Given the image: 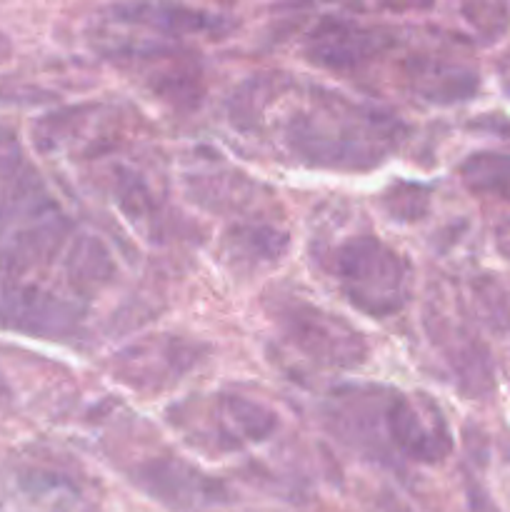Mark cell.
Masks as SVG:
<instances>
[{
  "label": "cell",
  "instance_id": "obj_11",
  "mask_svg": "<svg viewBox=\"0 0 510 512\" xmlns=\"http://www.w3.org/2000/svg\"><path fill=\"white\" fill-rule=\"evenodd\" d=\"M118 13H125L133 18V23H148L168 33H200V30H215L218 20L213 15L198 13V10H183V8H120Z\"/></svg>",
  "mask_w": 510,
  "mask_h": 512
},
{
  "label": "cell",
  "instance_id": "obj_5",
  "mask_svg": "<svg viewBox=\"0 0 510 512\" xmlns=\"http://www.w3.org/2000/svg\"><path fill=\"white\" fill-rule=\"evenodd\" d=\"M385 428L395 448L420 463H440L453 450L448 423L428 398L395 395L385 408Z\"/></svg>",
  "mask_w": 510,
  "mask_h": 512
},
{
  "label": "cell",
  "instance_id": "obj_6",
  "mask_svg": "<svg viewBox=\"0 0 510 512\" xmlns=\"http://www.w3.org/2000/svg\"><path fill=\"white\" fill-rule=\"evenodd\" d=\"M378 50L380 35L353 20L325 18L308 38L310 58L330 68H353Z\"/></svg>",
  "mask_w": 510,
  "mask_h": 512
},
{
  "label": "cell",
  "instance_id": "obj_8",
  "mask_svg": "<svg viewBox=\"0 0 510 512\" xmlns=\"http://www.w3.org/2000/svg\"><path fill=\"white\" fill-rule=\"evenodd\" d=\"M415 93L433 103H458L478 90V73L470 65L448 58H415L410 65Z\"/></svg>",
  "mask_w": 510,
  "mask_h": 512
},
{
  "label": "cell",
  "instance_id": "obj_9",
  "mask_svg": "<svg viewBox=\"0 0 510 512\" xmlns=\"http://www.w3.org/2000/svg\"><path fill=\"white\" fill-rule=\"evenodd\" d=\"M215 423V448H233L235 443H253L273 433L275 415L268 408L250 400L228 395L220 398L213 408Z\"/></svg>",
  "mask_w": 510,
  "mask_h": 512
},
{
  "label": "cell",
  "instance_id": "obj_2",
  "mask_svg": "<svg viewBox=\"0 0 510 512\" xmlns=\"http://www.w3.org/2000/svg\"><path fill=\"white\" fill-rule=\"evenodd\" d=\"M333 268L343 293L365 315L388 318L408 303V265L380 238L360 235L343 243L335 250Z\"/></svg>",
  "mask_w": 510,
  "mask_h": 512
},
{
  "label": "cell",
  "instance_id": "obj_1",
  "mask_svg": "<svg viewBox=\"0 0 510 512\" xmlns=\"http://www.w3.org/2000/svg\"><path fill=\"white\" fill-rule=\"evenodd\" d=\"M395 140L393 115L333 93H318L285 125V143L293 155L320 168H373L393 150Z\"/></svg>",
  "mask_w": 510,
  "mask_h": 512
},
{
  "label": "cell",
  "instance_id": "obj_7",
  "mask_svg": "<svg viewBox=\"0 0 510 512\" xmlns=\"http://www.w3.org/2000/svg\"><path fill=\"white\" fill-rule=\"evenodd\" d=\"M195 348L175 340H153L125 350L118 358V373L138 388H160L168 380L178 378L193 368Z\"/></svg>",
  "mask_w": 510,
  "mask_h": 512
},
{
  "label": "cell",
  "instance_id": "obj_4",
  "mask_svg": "<svg viewBox=\"0 0 510 512\" xmlns=\"http://www.w3.org/2000/svg\"><path fill=\"white\" fill-rule=\"evenodd\" d=\"M80 310L38 285L0 280V330L35 335V338H68L80 323Z\"/></svg>",
  "mask_w": 510,
  "mask_h": 512
},
{
  "label": "cell",
  "instance_id": "obj_14",
  "mask_svg": "<svg viewBox=\"0 0 510 512\" xmlns=\"http://www.w3.org/2000/svg\"><path fill=\"white\" fill-rule=\"evenodd\" d=\"M500 73H503V85L508 88L510 93V55H505L503 58V65H500Z\"/></svg>",
  "mask_w": 510,
  "mask_h": 512
},
{
  "label": "cell",
  "instance_id": "obj_3",
  "mask_svg": "<svg viewBox=\"0 0 510 512\" xmlns=\"http://www.w3.org/2000/svg\"><path fill=\"white\" fill-rule=\"evenodd\" d=\"M278 320L288 338L318 363L355 368L368 355V345L358 330L303 300L285 303L278 310Z\"/></svg>",
  "mask_w": 510,
  "mask_h": 512
},
{
  "label": "cell",
  "instance_id": "obj_16",
  "mask_svg": "<svg viewBox=\"0 0 510 512\" xmlns=\"http://www.w3.org/2000/svg\"><path fill=\"white\" fill-rule=\"evenodd\" d=\"M5 53H8V43H5V38L0 35V58H5Z\"/></svg>",
  "mask_w": 510,
  "mask_h": 512
},
{
  "label": "cell",
  "instance_id": "obj_10",
  "mask_svg": "<svg viewBox=\"0 0 510 512\" xmlns=\"http://www.w3.org/2000/svg\"><path fill=\"white\" fill-rule=\"evenodd\" d=\"M460 175L473 193L510 200V155L475 153L460 165Z\"/></svg>",
  "mask_w": 510,
  "mask_h": 512
},
{
  "label": "cell",
  "instance_id": "obj_13",
  "mask_svg": "<svg viewBox=\"0 0 510 512\" xmlns=\"http://www.w3.org/2000/svg\"><path fill=\"white\" fill-rule=\"evenodd\" d=\"M495 243H498L500 253H503L505 258H510V220L498 228V233H495Z\"/></svg>",
  "mask_w": 510,
  "mask_h": 512
},
{
  "label": "cell",
  "instance_id": "obj_12",
  "mask_svg": "<svg viewBox=\"0 0 510 512\" xmlns=\"http://www.w3.org/2000/svg\"><path fill=\"white\" fill-rule=\"evenodd\" d=\"M475 308L485 323L493 325L498 333L510 335V278L485 275L473 285Z\"/></svg>",
  "mask_w": 510,
  "mask_h": 512
},
{
  "label": "cell",
  "instance_id": "obj_15",
  "mask_svg": "<svg viewBox=\"0 0 510 512\" xmlns=\"http://www.w3.org/2000/svg\"><path fill=\"white\" fill-rule=\"evenodd\" d=\"M0 398H8V385H5L3 375H0Z\"/></svg>",
  "mask_w": 510,
  "mask_h": 512
}]
</instances>
